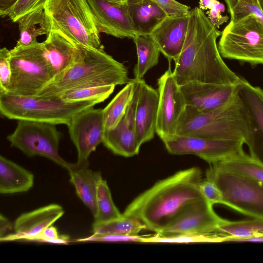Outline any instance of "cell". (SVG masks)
Returning <instances> with one entry per match:
<instances>
[{
  "label": "cell",
  "mask_w": 263,
  "mask_h": 263,
  "mask_svg": "<svg viewBox=\"0 0 263 263\" xmlns=\"http://www.w3.org/2000/svg\"><path fill=\"white\" fill-rule=\"evenodd\" d=\"M199 168L180 171L157 182L126 207L123 214L135 218L157 234H162L192 204L204 199L199 185Z\"/></svg>",
  "instance_id": "6da1fadb"
},
{
  "label": "cell",
  "mask_w": 263,
  "mask_h": 263,
  "mask_svg": "<svg viewBox=\"0 0 263 263\" xmlns=\"http://www.w3.org/2000/svg\"><path fill=\"white\" fill-rule=\"evenodd\" d=\"M190 15L184 47L173 71L179 85L189 82L237 84L241 77L226 65L218 48L216 40L221 32L199 7L191 9Z\"/></svg>",
  "instance_id": "7a4b0ae2"
},
{
  "label": "cell",
  "mask_w": 263,
  "mask_h": 263,
  "mask_svg": "<svg viewBox=\"0 0 263 263\" xmlns=\"http://www.w3.org/2000/svg\"><path fill=\"white\" fill-rule=\"evenodd\" d=\"M77 62L57 74L36 96L42 98L55 97L71 89L103 85H122L129 83L127 67L99 49L82 45Z\"/></svg>",
  "instance_id": "3957f363"
},
{
  "label": "cell",
  "mask_w": 263,
  "mask_h": 263,
  "mask_svg": "<svg viewBox=\"0 0 263 263\" xmlns=\"http://www.w3.org/2000/svg\"><path fill=\"white\" fill-rule=\"evenodd\" d=\"M250 134L246 107L237 91L226 104L209 111L186 105L176 135L216 139L239 140L245 144Z\"/></svg>",
  "instance_id": "277c9868"
},
{
  "label": "cell",
  "mask_w": 263,
  "mask_h": 263,
  "mask_svg": "<svg viewBox=\"0 0 263 263\" xmlns=\"http://www.w3.org/2000/svg\"><path fill=\"white\" fill-rule=\"evenodd\" d=\"M100 102H66L56 97H23L0 92V112L9 119L27 120L68 125L78 113Z\"/></svg>",
  "instance_id": "5b68a950"
},
{
  "label": "cell",
  "mask_w": 263,
  "mask_h": 263,
  "mask_svg": "<svg viewBox=\"0 0 263 263\" xmlns=\"http://www.w3.org/2000/svg\"><path fill=\"white\" fill-rule=\"evenodd\" d=\"M10 53L11 76L6 93L36 96L55 76L44 54L42 42L16 45Z\"/></svg>",
  "instance_id": "8992f818"
},
{
  "label": "cell",
  "mask_w": 263,
  "mask_h": 263,
  "mask_svg": "<svg viewBox=\"0 0 263 263\" xmlns=\"http://www.w3.org/2000/svg\"><path fill=\"white\" fill-rule=\"evenodd\" d=\"M56 30L74 43L103 49L87 0H51L44 7Z\"/></svg>",
  "instance_id": "52a82bcc"
},
{
  "label": "cell",
  "mask_w": 263,
  "mask_h": 263,
  "mask_svg": "<svg viewBox=\"0 0 263 263\" xmlns=\"http://www.w3.org/2000/svg\"><path fill=\"white\" fill-rule=\"evenodd\" d=\"M205 176L221 191V204L252 218H263L262 183L217 163L210 165Z\"/></svg>",
  "instance_id": "ba28073f"
},
{
  "label": "cell",
  "mask_w": 263,
  "mask_h": 263,
  "mask_svg": "<svg viewBox=\"0 0 263 263\" xmlns=\"http://www.w3.org/2000/svg\"><path fill=\"white\" fill-rule=\"evenodd\" d=\"M218 48L222 58L263 65V24L253 13L231 20L221 32Z\"/></svg>",
  "instance_id": "9c48e42d"
},
{
  "label": "cell",
  "mask_w": 263,
  "mask_h": 263,
  "mask_svg": "<svg viewBox=\"0 0 263 263\" xmlns=\"http://www.w3.org/2000/svg\"><path fill=\"white\" fill-rule=\"evenodd\" d=\"M61 136L56 124L20 120L7 139L11 147L18 149L26 156L46 157L69 171L78 165L66 161L60 155L59 146Z\"/></svg>",
  "instance_id": "30bf717a"
},
{
  "label": "cell",
  "mask_w": 263,
  "mask_h": 263,
  "mask_svg": "<svg viewBox=\"0 0 263 263\" xmlns=\"http://www.w3.org/2000/svg\"><path fill=\"white\" fill-rule=\"evenodd\" d=\"M173 155H193L210 165L243 152L244 142L195 136L175 135L163 142Z\"/></svg>",
  "instance_id": "8fae6325"
},
{
  "label": "cell",
  "mask_w": 263,
  "mask_h": 263,
  "mask_svg": "<svg viewBox=\"0 0 263 263\" xmlns=\"http://www.w3.org/2000/svg\"><path fill=\"white\" fill-rule=\"evenodd\" d=\"M159 104L156 134L163 142L176 135L179 119L187 104L170 66L158 79Z\"/></svg>",
  "instance_id": "7c38bea8"
},
{
  "label": "cell",
  "mask_w": 263,
  "mask_h": 263,
  "mask_svg": "<svg viewBox=\"0 0 263 263\" xmlns=\"http://www.w3.org/2000/svg\"><path fill=\"white\" fill-rule=\"evenodd\" d=\"M75 145L79 166H89L88 158L102 143L105 129L103 109L91 107L76 115L67 125Z\"/></svg>",
  "instance_id": "4fadbf2b"
},
{
  "label": "cell",
  "mask_w": 263,
  "mask_h": 263,
  "mask_svg": "<svg viewBox=\"0 0 263 263\" xmlns=\"http://www.w3.org/2000/svg\"><path fill=\"white\" fill-rule=\"evenodd\" d=\"M237 93L248 111L250 134L246 140L250 156L263 164V89L241 77Z\"/></svg>",
  "instance_id": "5bb4252c"
},
{
  "label": "cell",
  "mask_w": 263,
  "mask_h": 263,
  "mask_svg": "<svg viewBox=\"0 0 263 263\" xmlns=\"http://www.w3.org/2000/svg\"><path fill=\"white\" fill-rule=\"evenodd\" d=\"M224 220L204 198L188 206L159 234L215 233Z\"/></svg>",
  "instance_id": "9a60e30c"
},
{
  "label": "cell",
  "mask_w": 263,
  "mask_h": 263,
  "mask_svg": "<svg viewBox=\"0 0 263 263\" xmlns=\"http://www.w3.org/2000/svg\"><path fill=\"white\" fill-rule=\"evenodd\" d=\"M99 32L120 39L136 35L129 16L127 3L109 0H87Z\"/></svg>",
  "instance_id": "2e32d148"
},
{
  "label": "cell",
  "mask_w": 263,
  "mask_h": 263,
  "mask_svg": "<svg viewBox=\"0 0 263 263\" xmlns=\"http://www.w3.org/2000/svg\"><path fill=\"white\" fill-rule=\"evenodd\" d=\"M139 89V80L125 115L116 127L105 131L102 142L104 145L114 154L125 157L138 155L141 146L137 137L135 120Z\"/></svg>",
  "instance_id": "e0dca14e"
},
{
  "label": "cell",
  "mask_w": 263,
  "mask_h": 263,
  "mask_svg": "<svg viewBox=\"0 0 263 263\" xmlns=\"http://www.w3.org/2000/svg\"><path fill=\"white\" fill-rule=\"evenodd\" d=\"M190 11L184 14L166 16L149 34L169 63L175 62L185 43Z\"/></svg>",
  "instance_id": "ac0fdd59"
},
{
  "label": "cell",
  "mask_w": 263,
  "mask_h": 263,
  "mask_svg": "<svg viewBox=\"0 0 263 263\" xmlns=\"http://www.w3.org/2000/svg\"><path fill=\"white\" fill-rule=\"evenodd\" d=\"M237 84L189 82L180 87L187 105L209 111L228 103L236 94Z\"/></svg>",
  "instance_id": "d6986e66"
},
{
  "label": "cell",
  "mask_w": 263,
  "mask_h": 263,
  "mask_svg": "<svg viewBox=\"0 0 263 263\" xmlns=\"http://www.w3.org/2000/svg\"><path fill=\"white\" fill-rule=\"evenodd\" d=\"M64 214L63 208L57 204H50L24 213L15 220L13 225L14 233L0 238V241H29L46 228L52 226Z\"/></svg>",
  "instance_id": "ffe728a7"
},
{
  "label": "cell",
  "mask_w": 263,
  "mask_h": 263,
  "mask_svg": "<svg viewBox=\"0 0 263 263\" xmlns=\"http://www.w3.org/2000/svg\"><path fill=\"white\" fill-rule=\"evenodd\" d=\"M159 104L158 91L139 80L135 120L138 141L141 145L151 141L156 133Z\"/></svg>",
  "instance_id": "44dd1931"
},
{
  "label": "cell",
  "mask_w": 263,
  "mask_h": 263,
  "mask_svg": "<svg viewBox=\"0 0 263 263\" xmlns=\"http://www.w3.org/2000/svg\"><path fill=\"white\" fill-rule=\"evenodd\" d=\"M42 45L44 54L55 76L73 65L80 55V45L54 29H51Z\"/></svg>",
  "instance_id": "7402d4cb"
},
{
  "label": "cell",
  "mask_w": 263,
  "mask_h": 263,
  "mask_svg": "<svg viewBox=\"0 0 263 263\" xmlns=\"http://www.w3.org/2000/svg\"><path fill=\"white\" fill-rule=\"evenodd\" d=\"M127 6L136 35L150 34L167 16L152 0H127Z\"/></svg>",
  "instance_id": "603a6c76"
},
{
  "label": "cell",
  "mask_w": 263,
  "mask_h": 263,
  "mask_svg": "<svg viewBox=\"0 0 263 263\" xmlns=\"http://www.w3.org/2000/svg\"><path fill=\"white\" fill-rule=\"evenodd\" d=\"M70 182L76 194L89 209L93 217L97 213V194L99 184L103 179L100 172H95L87 166H79L69 170Z\"/></svg>",
  "instance_id": "cb8c5ba5"
},
{
  "label": "cell",
  "mask_w": 263,
  "mask_h": 263,
  "mask_svg": "<svg viewBox=\"0 0 263 263\" xmlns=\"http://www.w3.org/2000/svg\"><path fill=\"white\" fill-rule=\"evenodd\" d=\"M32 173L16 163L0 156V193L11 194L25 192L33 185Z\"/></svg>",
  "instance_id": "d4e9b609"
},
{
  "label": "cell",
  "mask_w": 263,
  "mask_h": 263,
  "mask_svg": "<svg viewBox=\"0 0 263 263\" xmlns=\"http://www.w3.org/2000/svg\"><path fill=\"white\" fill-rule=\"evenodd\" d=\"M20 37L16 45H29L37 42V37L47 35L51 29L50 19L45 8L31 11L16 21Z\"/></svg>",
  "instance_id": "484cf974"
},
{
  "label": "cell",
  "mask_w": 263,
  "mask_h": 263,
  "mask_svg": "<svg viewBox=\"0 0 263 263\" xmlns=\"http://www.w3.org/2000/svg\"><path fill=\"white\" fill-rule=\"evenodd\" d=\"M137 62L134 68V79L141 80L148 70L157 65L160 51L149 34L136 35Z\"/></svg>",
  "instance_id": "4316f807"
},
{
  "label": "cell",
  "mask_w": 263,
  "mask_h": 263,
  "mask_svg": "<svg viewBox=\"0 0 263 263\" xmlns=\"http://www.w3.org/2000/svg\"><path fill=\"white\" fill-rule=\"evenodd\" d=\"M138 80L132 79L103 109L105 130L114 128L125 115L135 92Z\"/></svg>",
  "instance_id": "83f0119b"
},
{
  "label": "cell",
  "mask_w": 263,
  "mask_h": 263,
  "mask_svg": "<svg viewBox=\"0 0 263 263\" xmlns=\"http://www.w3.org/2000/svg\"><path fill=\"white\" fill-rule=\"evenodd\" d=\"M227 237L219 233L198 234L187 233L175 235H163L155 233L146 235L143 243H218L226 242Z\"/></svg>",
  "instance_id": "f1b7e54d"
},
{
  "label": "cell",
  "mask_w": 263,
  "mask_h": 263,
  "mask_svg": "<svg viewBox=\"0 0 263 263\" xmlns=\"http://www.w3.org/2000/svg\"><path fill=\"white\" fill-rule=\"evenodd\" d=\"M217 163L224 168L263 184V164L256 161L245 152Z\"/></svg>",
  "instance_id": "f546056e"
},
{
  "label": "cell",
  "mask_w": 263,
  "mask_h": 263,
  "mask_svg": "<svg viewBox=\"0 0 263 263\" xmlns=\"http://www.w3.org/2000/svg\"><path fill=\"white\" fill-rule=\"evenodd\" d=\"M145 226L139 220L124 215L103 223L92 224L93 234L103 235H139Z\"/></svg>",
  "instance_id": "4dcf8cb0"
},
{
  "label": "cell",
  "mask_w": 263,
  "mask_h": 263,
  "mask_svg": "<svg viewBox=\"0 0 263 263\" xmlns=\"http://www.w3.org/2000/svg\"><path fill=\"white\" fill-rule=\"evenodd\" d=\"M217 233L229 238H242L255 235L263 234V218L239 221L225 219L218 227Z\"/></svg>",
  "instance_id": "1f68e13d"
},
{
  "label": "cell",
  "mask_w": 263,
  "mask_h": 263,
  "mask_svg": "<svg viewBox=\"0 0 263 263\" xmlns=\"http://www.w3.org/2000/svg\"><path fill=\"white\" fill-rule=\"evenodd\" d=\"M122 215L114 203L106 181L100 182L97 194V213L94 216L95 223L109 221Z\"/></svg>",
  "instance_id": "d6a6232c"
},
{
  "label": "cell",
  "mask_w": 263,
  "mask_h": 263,
  "mask_svg": "<svg viewBox=\"0 0 263 263\" xmlns=\"http://www.w3.org/2000/svg\"><path fill=\"white\" fill-rule=\"evenodd\" d=\"M115 86L103 85L73 89L65 91L55 97L66 102L98 100L101 103L110 96Z\"/></svg>",
  "instance_id": "836d02e7"
},
{
  "label": "cell",
  "mask_w": 263,
  "mask_h": 263,
  "mask_svg": "<svg viewBox=\"0 0 263 263\" xmlns=\"http://www.w3.org/2000/svg\"><path fill=\"white\" fill-rule=\"evenodd\" d=\"M51 0H18L9 10L7 16L13 22L22 16L39 8H44L46 4Z\"/></svg>",
  "instance_id": "e575fe53"
},
{
  "label": "cell",
  "mask_w": 263,
  "mask_h": 263,
  "mask_svg": "<svg viewBox=\"0 0 263 263\" xmlns=\"http://www.w3.org/2000/svg\"><path fill=\"white\" fill-rule=\"evenodd\" d=\"M146 235H103L93 234L83 238L77 239L78 242H141Z\"/></svg>",
  "instance_id": "d590c367"
},
{
  "label": "cell",
  "mask_w": 263,
  "mask_h": 263,
  "mask_svg": "<svg viewBox=\"0 0 263 263\" xmlns=\"http://www.w3.org/2000/svg\"><path fill=\"white\" fill-rule=\"evenodd\" d=\"M10 50L2 48L0 50V92H6L11 76Z\"/></svg>",
  "instance_id": "8d00e7d4"
},
{
  "label": "cell",
  "mask_w": 263,
  "mask_h": 263,
  "mask_svg": "<svg viewBox=\"0 0 263 263\" xmlns=\"http://www.w3.org/2000/svg\"><path fill=\"white\" fill-rule=\"evenodd\" d=\"M29 241L65 245L70 242V238L67 235H59L56 228L52 225L46 228Z\"/></svg>",
  "instance_id": "74e56055"
},
{
  "label": "cell",
  "mask_w": 263,
  "mask_h": 263,
  "mask_svg": "<svg viewBox=\"0 0 263 263\" xmlns=\"http://www.w3.org/2000/svg\"><path fill=\"white\" fill-rule=\"evenodd\" d=\"M199 187L203 197L211 205L222 203V193L213 182L205 179L201 181Z\"/></svg>",
  "instance_id": "f35d334b"
},
{
  "label": "cell",
  "mask_w": 263,
  "mask_h": 263,
  "mask_svg": "<svg viewBox=\"0 0 263 263\" xmlns=\"http://www.w3.org/2000/svg\"><path fill=\"white\" fill-rule=\"evenodd\" d=\"M155 2L167 16L184 14L191 7L176 0H152Z\"/></svg>",
  "instance_id": "ab89813d"
},
{
  "label": "cell",
  "mask_w": 263,
  "mask_h": 263,
  "mask_svg": "<svg viewBox=\"0 0 263 263\" xmlns=\"http://www.w3.org/2000/svg\"><path fill=\"white\" fill-rule=\"evenodd\" d=\"M224 10V5L216 0L213 7L206 12L207 17L217 29L229 19L228 16L221 15V13L223 12Z\"/></svg>",
  "instance_id": "60d3db41"
},
{
  "label": "cell",
  "mask_w": 263,
  "mask_h": 263,
  "mask_svg": "<svg viewBox=\"0 0 263 263\" xmlns=\"http://www.w3.org/2000/svg\"><path fill=\"white\" fill-rule=\"evenodd\" d=\"M13 226L11 222L4 216L0 215V238H3L7 234L8 232L12 231Z\"/></svg>",
  "instance_id": "b9f144b4"
},
{
  "label": "cell",
  "mask_w": 263,
  "mask_h": 263,
  "mask_svg": "<svg viewBox=\"0 0 263 263\" xmlns=\"http://www.w3.org/2000/svg\"><path fill=\"white\" fill-rule=\"evenodd\" d=\"M18 0H0V15L7 16L9 10L17 2Z\"/></svg>",
  "instance_id": "7bdbcfd3"
},
{
  "label": "cell",
  "mask_w": 263,
  "mask_h": 263,
  "mask_svg": "<svg viewBox=\"0 0 263 263\" xmlns=\"http://www.w3.org/2000/svg\"><path fill=\"white\" fill-rule=\"evenodd\" d=\"M227 241L263 242V234L255 235L242 238H229Z\"/></svg>",
  "instance_id": "ee69618b"
},
{
  "label": "cell",
  "mask_w": 263,
  "mask_h": 263,
  "mask_svg": "<svg viewBox=\"0 0 263 263\" xmlns=\"http://www.w3.org/2000/svg\"><path fill=\"white\" fill-rule=\"evenodd\" d=\"M216 0H200L199 2V8L204 11L211 9Z\"/></svg>",
  "instance_id": "f6af8a7d"
},
{
  "label": "cell",
  "mask_w": 263,
  "mask_h": 263,
  "mask_svg": "<svg viewBox=\"0 0 263 263\" xmlns=\"http://www.w3.org/2000/svg\"><path fill=\"white\" fill-rule=\"evenodd\" d=\"M243 2L249 3L250 4L255 5L258 6L257 0H240Z\"/></svg>",
  "instance_id": "bcb514c9"
},
{
  "label": "cell",
  "mask_w": 263,
  "mask_h": 263,
  "mask_svg": "<svg viewBox=\"0 0 263 263\" xmlns=\"http://www.w3.org/2000/svg\"><path fill=\"white\" fill-rule=\"evenodd\" d=\"M116 3H120V4H125L126 3L127 0H109Z\"/></svg>",
  "instance_id": "7dc6e473"
},
{
  "label": "cell",
  "mask_w": 263,
  "mask_h": 263,
  "mask_svg": "<svg viewBox=\"0 0 263 263\" xmlns=\"http://www.w3.org/2000/svg\"><path fill=\"white\" fill-rule=\"evenodd\" d=\"M258 6L263 12V0H257Z\"/></svg>",
  "instance_id": "c3c4849f"
}]
</instances>
